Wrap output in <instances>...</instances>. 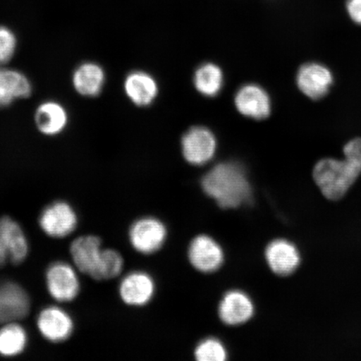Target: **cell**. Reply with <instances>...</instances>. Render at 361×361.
I'll list each match as a JSON object with an SVG mask.
<instances>
[{
  "mask_svg": "<svg viewBox=\"0 0 361 361\" xmlns=\"http://www.w3.org/2000/svg\"><path fill=\"white\" fill-rule=\"evenodd\" d=\"M194 356L198 361H225L228 359V350L222 341L210 337L198 343Z\"/></svg>",
  "mask_w": 361,
  "mask_h": 361,
  "instance_id": "obj_23",
  "label": "cell"
},
{
  "mask_svg": "<svg viewBox=\"0 0 361 361\" xmlns=\"http://www.w3.org/2000/svg\"><path fill=\"white\" fill-rule=\"evenodd\" d=\"M345 159L324 158L315 165L314 179L329 200L345 195L361 173V138L351 140L344 147Z\"/></svg>",
  "mask_w": 361,
  "mask_h": 361,
  "instance_id": "obj_2",
  "label": "cell"
},
{
  "mask_svg": "<svg viewBox=\"0 0 361 361\" xmlns=\"http://www.w3.org/2000/svg\"><path fill=\"white\" fill-rule=\"evenodd\" d=\"M17 39L15 34L7 28L0 26V66L6 65L15 55Z\"/></svg>",
  "mask_w": 361,
  "mask_h": 361,
  "instance_id": "obj_25",
  "label": "cell"
},
{
  "mask_svg": "<svg viewBox=\"0 0 361 361\" xmlns=\"http://www.w3.org/2000/svg\"><path fill=\"white\" fill-rule=\"evenodd\" d=\"M234 102L239 113L248 118L264 120L271 113L269 94L258 85H243L238 90Z\"/></svg>",
  "mask_w": 361,
  "mask_h": 361,
  "instance_id": "obj_14",
  "label": "cell"
},
{
  "mask_svg": "<svg viewBox=\"0 0 361 361\" xmlns=\"http://www.w3.org/2000/svg\"><path fill=\"white\" fill-rule=\"evenodd\" d=\"M32 87L21 72L0 67V108L10 106L17 99L29 97Z\"/></svg>",
  "mask_w": 361,
  "mask_h": 361,
  "instance_id": "obj_17",
  "label": "cell"
},
{
  "mask_svg": "<svg viewBox=\"0 0 361 361\" xmlns=\"http://www.w3.org/2000/svg\"><path fill=\"white\" fill-rule=\"evenodd\" d=\"M168 238V229L161 220L153 216L140 219L130 226L129 240L134 250L142 255L159 251Z\"/></svg>",
  "mask_w": 361,
  "mask_h": 361,
  "instance_id": "obj_3",
  "label": "cell"
},
{
  "mask_svg": "<svg viewBox=\"0 0 361 361\" xmlns=\"http://www.w3.org/2000/svg\"><path fill=\"white\" fill-rule=\"evenodd\" d=\"M300 92L312 100L326 96L333 84L331 71L319 63H307L300 68L296 78Z\"/></svg>",
  "mask_w": 361,
  "mask_h": 361,
  "instance_id": "obj_10",
  "label": "cell"
},
{
  "mask_svg": "<svg viewBox=\"0 0 361 361\" xmlns=\"http://www.w3.org/2000/svg\"><path fill=\"white\" fill-rule=\"evenodd\" d=\"M192 267L203 274H213L224 263L223 247L214 238L200 234L192 239L188 250Z\"/></svg>",
  "mask_w": 361,
  "mask_h": 361,
  "instance_id": "obj_4",
  "label": "cell"
},
{
  "mask_svg": "<svg viewBox=\"0 0 361 361\" xmlns=\"http://www.w3.org/2000/svg\"><path fill=\"white\" fill-rule=\"evenodd\" d=\"M105 79V72L100 66L87 62L75 71L72 81L81 96L94 97L102 92Z\"/></svg>",
  "mask_w": 361,
  "mask_h": 361,
  "instance_id": "obj_20",
  "label": "cell"
},
{
  "mask_svg": "<svg viewBox=\"0 0 361 361\" xmlns=\"http://www.w3.org/2000/svg\"><path fill=\"white\" fill-rule=\"evenodd\" d=\"M30 309L28 293L19 284L0 283V324L26 317Z\"/></svg>",
  "mask_w": 361,
  "mask_h": 361,
  "instance_id": "obj_12",
  "label": "cell"
},
{
  "mask_svg": "<svg viewBox=\"0 0 361 361\" xmlns=\"http://www.w3.org/2000/svg\"><path fill=\"white\" fill-rule=\"evenodd\" d=\"M123 267L124 259L119 252L114 250H104L101 281H109L118 276Z\"/></svg>",
  "mask_w": 361,
  "mask_h": 361,
  "instance_id": "obj_24",
  "label": "cell"
},
{
  "mask_svg": "<svg viewBox=\"0 0 361 361\" xmlns=\"http://www.w3.org/2000/svg\"><path fill=\"white\" fill-rule=\"evenodd\" d=\"M39 224L49 236L64 238L75 229L78 216L68 203L56 202L45 207L40 215Z\"/></svg>",
  "mask_w": 361,
  "mask_h": 361,
  "instance_id": "obj_8",
  "label": "cell"
},
{
  "mask_svg": "<svg viewBox=\"0 0 361 361\" xmlns=\"http://www.w3.org/2000/svg\"><path fill=\"white\" fill-rule=\"evenodd\" d=\"M28 250V242L20 226L8 216L0 219V267L8 262L22 263Z\"/></svg>",
  "mask_w": 361,
  "mask_h": 361,
  "instance_id": "obj_5",
  "label": "cell"
},
{
  "mask_svg": "<svg viewBox=\"0 0 361 361\" xmlns=\"http://www.w3.org/2000/svg\"><path fill=\"white\" fill-rule=\"evenodd\" d=\"M345 8L351 20L361 25V0H346Z\"/></svg>",
  "mask_w": 361,
  "mask_h": 361,
  "instance_id": "obj_26",
  "label": "cell"
},
{
  "mask_svg": "<svg viewBox=\"0 0 361 361\" xmlns=\"http://www.w3.org/2000/svg\"><path fill=\"white\" fill-rule=\"evenodd\" d=\"M156 284L150 274L135 271L121 281L119 293L126 305L133 307L145 306L155 295Z\"/></svg>",
  "mask_w": 361,
  "mask_h": 361,
  "instance_id": "obj_13",
  "label": "cell"
},
{
  "mask_svg": "<svg viewBox=\"0 0 361 361\" xmlns=\"http://www.w3.org/2000/svg\"><path fill=\"white\" fill-rule=\"evenodd\" d=\"M202 188L221 209H235L252 201V190L245 168L236 161H225L203 176Z\"/></svg>",
  "mask_w": 361,
  "mask_h": 361,
  "instance_id": "obj_1",
  "label": "cell"
},
{
  "mask_svg": "<svg viewBox=\"0 0 361 361\" xmlns=\"http://www.w3.org/2000/svg\"><path fill=\"white\" fill-rule=\"evenodd\" d=\"M27 334L20 324L11 322L0 329V355L15 356L25 349Z\"/></svg>",
  "mask_w": 361,
  "mask_h": 361,
  "instance_id": "obj_22",
  "label": "cell"
},
{
  "mask_svg": "<svg viewBox=\"0 0 361 361\" xmlns=\"http://www.w3.org/2000/svg\"><path fill=\"white\" fill-rule=\"evenodd\" d=\"M216 148L215 135L209 129L195 126L182 139L183 154L189 164L202 166L213 159Z\"/></svg>",
  "mask_w": 361,
  "mask_h": 361,
  "instance_id": "obj_7",
  "label": "cell"
},
{
  "mask_svg": "<svg viewBox=\"0 0 361 361\" xmlns=\"http://www.w3.org/2000/svg\"><path fill=\"white\" fill-rule=\"evenodd\" d=\"M35 120L40 133L56 135L63 132L68 123L65 107L56 102H45L36 110Z\"/></svg>",
  "mask_w": 361,
  "mask_h": 361,
  "instance_id": "obj_19",
  "label": "cell"
},
{
  "mask_svg": "<svg viewBox=\"0 0 361 361\" xmlns=\"http://www.w3.org/2000/svg\"><path fill=\"white\" fill-rule=\"evenodd\" d=\"M71 254L80 272L96 281H101L104 250L100 238L93 235L76 238L71 243Z\"/></svg>",
  "mask_w": 361,
  "mask_h": 361,
  "instance_id": "obj_6",
  "label": "cell"
},
{
  "mask_svg": "<svg viewBox=\"0 0 361 361\" xmlns=\"http://www.w3.org/2000/svg\"><path fill=\"white\" fill-rule=\"evenodd\" d=\"M218 314L226 326H242L254 316L255 305L246 293L233 290L226 293L221 299Z\"/></svg>",
  "mask_w": 361,
  "mask_h": 361,
  "instance_id": "obj_11",
  "label": "cell"
},
{
  "mask_svg": "<svg viewBox=\"0 0 361 361\" xmlns=\"http://www.w3.org/2000/svg\"><path fill=\"white\" fill-rule=\"evenodd\" d=\"M39 331L47 340L52 342L65 341L73 332V320L66 311L58 307H48L39 314Z\"/></svg>",
  "mask_w": 361,
  "mask_h": 361,
  "instance_id": "obj_16",
  "label": "cell"
},
{
  "mask_svg": "<svg viewBox=\"0 0 361 361\" xmlns=\"http://www.w3.org/2000/svg\"><path fill=\"white\" fill-rule=\"evenodd\" d=\"M125 92L130 100L139 106L151 105L158 93L157 81L143 71H134L125 80Z\"/></svg>",
  "mask_w": 361,
  "mask_h": 361,
  "instance_id": "obj_18",
  "label": "cell"
},
{
  "mask_svg": "<svg viewBox=\"0 0 361 361\" xmlns=\"http://www.w3.org/2000/svg\"><path fill=\"white\" fill-rule=\"evenodd\" d=\"M224 74L218 66L206 63L202 65L194 75V85L203 96L214 97L222 90Z\"/></svg>",
  "mask_w": 361,
  "mask_h": 361,
  "instance_id": "obj_21",
  "label": "cell"
},
{
  "mask_svg": "<svg viewBox=\"0 0 361 361\" xmlns=\"http://www.w3.org/2000/svg\"><path fill=\"white\" fill-rule=\"evenodd\" d=\"M269 267L275 274L288 276L299 267L300 255L293 243L286 239H276L269 243L265 250Z\"/></svg>",
  "mask_w": 361,
  "mask_h": 361,
  "instance_id": "obj_15",
  "label": "cell"
},
{
  "mask_svg": "<svg viewBox=\"0 0 361 361\" xmlns=\"http://www.w3.org/2000/svg\"><path fill=\"white\" fill-rule=\"evenodd\" d=\"M48 290L59 302H69L78 295L80 282L75 271L69 264L56 262L47 274Z\"/></svg>",
  "mask_w": 361,
  "mask_h": 361,
  "instance_id": "obj_9",
  "label": "cell"
}]
</instances>
